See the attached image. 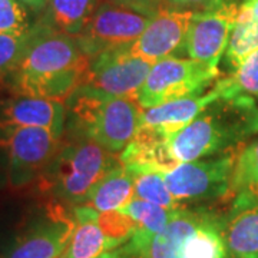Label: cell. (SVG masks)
<instances>
[{"label": "cell", "instance_id": "6da1fadb", "mask_svg": "<svg viewBox=\"0 0 258 258\" xmlns=\"http://www.w3.org/2000/svg\"><path fill=\"white\" fill-rule=\"evenodd\" d=\"M89 62L76 36L57 32L39 19L25 53L5 82L15 95L66 103L82 85Z\"/></svg>", "mask_w": 258, "mask_h": 258}, {"label": "cell", "instance_id": "7a4b0ae2", "mask_svg": "<svg viewBox=\"0 0 258 258\" xmlns=\"http://www.w3.org/2000/svg\"><path fill=\"white\" fill-rule=\"evenodd\" d=\"M258 132L255 101L242 93L222 95L169 141L179 164L220 154Z\"/></svg>", "mask_w": 258, "mask_h": 258}, {"label": "cell", "instance_id": "3957f363", "mask_svg": "<svg viewBox=\"0 0 258 258\" xmlns=\"http://www.w3.org/2000/svg\"><path fill=\"white\" fill-rule=\"evenodd\" d=\"M118 252L132 258H232L222 220L205 210L185 208H178L161 232L138 228Z\"/></svg>", "mask_w": 258, "mask_h": 258}, {"label": "cell", "instance_id": "277c9868", "mask_svg": "<svg viewBox=\"0 0 258 258\" xmlns=\"http://www.w3.org/2000/svg\"><path fill=\"white\" fill-rule=\"evenodd\" d=\"M72 132L95 141L109 152H122L137 135L144 108L137 98L108 96L79 86L68 99Z\"/></svg>", "mask_w": 258, "mask_h": 258}, {"label": "cell", "instance_id": "5b68a950", "mask_svg": "<svg viewBox=\"0 0 258 258\" xmlns=\"http://www.w3.org/2000/svg\"><path fill=\"white\" fill-rule=\"evenodd\" d=\"M119 164L113 152L92 139L75 135L72 142L60 145L40 178L60 203L85 204L93 186Z\"/></svg>", "mask_w": 258, "mask_h": 258}, {"label": "cell", "instance_id": "8992f818", "mask_svg": "<svg viewBox=\"0 0 258 258\" xmlns=\"http://www.w3.org/2000/svg\"><path fill=\"white\" fill-rule=\"evenodd\" d=\"M152 18L125 3L105 0L76 39L83 53L93 59L106 52L129 49L144 33Z\"/></svg>", "mask_w": 258, "mask_h": 258}, {"label": "cell", "instance_id": "52a82bcc", "mask_svg": "<svg viewBox=\"0 0 258 258\" xmlns=\"http://www.w3.org/2000/svg\"><path fill=\"white\" fill-rule=\"evenodd\" d=\"M218 68L194 59L165 57L151 68L147 81L138 93L144 109L198 93L218 76Z\"/></svg>", "mask_w": 258, "mask_h": 258}, {"label": "cell", "instance_id": "ba28073f", "mask_svg": "<svg viewBox=\"0 0 258 258\" xmlns=\"http://www.w3.org/2000/svg\"><path fill=\"white\" fill-rule=\"evenodd\" d=\"M0 145L8 152L10 185L22 188L43 175L57 155L62 138L47 129L18 126L0 129Z\"/></svg>", "mask_w": 258, "mask_h": 258}, {"label": "cell", "instance_id": "9c48e42d", "mask_svg": "<svg viewBox=\"0 0 258 258\" xmlns=\"http://www.w3.org/2000/svg\"><path fill=\"white\" fill-rule=\"evenodd\" d=\"M75 228L74 212L60 201L47 204L13 238L5 258H59L68 249Z\"/></svg>", "mask_w": 258, "mask_h": 258}, {"label": "cell", "instance_id": "30bf717a", "mask_svg": "<svg viewBox=\"0 0 258 258\" xmlns=\"http://www.w3.org/2000/svg\"><path fill=\"white\" fill-rule=\"evenodd\" d=\"M235 155L184 162L164 174L165 184L178 203L211 201L231 192Z\"/></svg>", "mask_w": 258, "mask_h": 258}, {"label": "cell", "instance_id": "8fae6325", "mask_svg": "<svg viewBox=\"0 0 258 258\" xmlns=\"http://www.w3.org/2000/svg\"><path fill=\"white\" fill-rule=\"evenodd\" d=\"M152 66L129 49L106 52L91 59L81 86L108 96L138 99Z\"/></svg>", "mask_w": 258, "mask_h": 258}, {"label": "cell", "instance_id": "7c38bea8", "mask_svg": "<svg viewBox=\"0 0 258 258\" xmlns=\"http://www.w3.org/2000/svg\"><path fill=\"white\" fill-rule=\"evenodd\" d=\"M237 15L238 5L232 2H224L215 9L194 12L186 36L188 56L218 68L221 56L228 47Z\"/></svg>", "mask_w": 258, "mask_h": 258}, {"label": "cell", "instance_id": "4fadbf2b", "mask_svg": "<svg viewBox=\"0 0 258 258\" xmlns=\"http://www.w3.org/2000/svg\"><path fill=\"white\" fill-rule=\"evenodd\" d=\"M194 12L162 8L151 19L139 39L129 47L131 53L157 63L175 53L186 52V36Z\"/></svg>", "mask_w": 258, "mask_h": 258}, {"label": "cell", "instance_id": "5bb4252c", "mask_svg": "<svg viewBox=\"0 0 258 258\" xmlns=\"http://www.w3.org/2000/svg\"><path fill=\"white\" fill-rule=\"evenodd\" d=\"M33 126L63 137L66 126L64 102L15 95L0 103V129Z\"/></svg>", "mask_w": 258, "mask_h": 258}, {"label": "cell", "instance_id": "9a60e30c", "mask_svg": "<svg viewBox=\"0 0 258 258\" xmlns=\"http://www.w3.org/2000/svg\"><path fill=\"white\" fill-rule=\"evenodd\" d=\"M169 141L171 137L161 129L141 125L137 135L119 155L120 165L132 174L169 172L179 165L171 152Z\"/></svg>", "mask_w": 258, "mask_h": 258}, {"label": "cell", "instance_id": "2e32d148", "mask_svg": "<svg viewBox=\"0 0 258 258\" xmlns=\"http://www.w3.org/2000/svg\"><path fill=\"white\" fill-rule=\"evenodd\" d=\"M222 228L231 257L258 258V197L237 194Z\"/></svg>", "mask_w": 258, "mask_h": 258}, {"label": "cell", "instance_id": "e0dca14e", "mask_svg": "<svg viewBox=\"0 0 258 258\" xmlns=\"http://www.w3.org/2000/svg\"><path fill=\"white\" fill-rule=\"evenodd\" d=\"M222 95H224V86L220 81L208 92L201 95L195 93L186 98L158 105L155 108L144 109L141 125L161 129L162 132H165L166 135L172 138V135H175L179 129L191 123L211 103L220 99Z\"/></svg>", "mask_w": 258, "mask_h": 258}, {"label": "cell", "instance_id": "ac0fdd59", "mask_svg": "<svg viewBox=\"0 0 258 258\" xmlns=\"http://www.w3.org/2000/svg\"><path fill=\"white\" fill-rule=\"evenodd\" d=\"M75 228L64 258H99L111 252L109 242L98 224V211L89 205L74 208Z\"/></svg>", "mask_w": 258, "mask_h": 258}, {"label": "cell", "instance_id": "d6986e66", "mask_svg": "<svg viewBox=\"0 0 258 258\" xmlns=\"http://www.w3.org/2000/svg\"><path fill=\"white\" fill-rule=\"evenodd\" d=\"M134 198V174L119 164L93 186L83 205H89L98 212L115 211L125 207Z\"/></svg>", "mask_w": 258, "mask_h": 258}, {"label": "cell", "instance_id": "ffe728a7", "mask_svg": "<svg viewBox=\"0 0 258 258\" xmlns=\"http://www.w3.org/2000/svg\"><path fill=\"white\" fill-rule=\"evenodd\" d=\"M102 0H49L40 19L57 32L78 36Z\"/></svg>", "mask_w": 258, "mask_h": 258}, {"label": "cell", "instance_id": "44dd1931", "mask_svg": "<svg viewBox=\"0 0 258 258\" xmlns=\"http://www.w3.org/2000/svg\"><path fill=\"white\" fill-rule=\"evenodd\" d=\"M231 191L258 197V139L247 145L235 158Z\"/></svg>", "mask_w": 258, "mask_h": 258}, {"label": "cell", "instance_id": "7402d4cb", "mask_svg": "<svg viewBox=\"0 0 258 258\" xmlns=\"http://www.w3.org/2000/svg\"><path fill=\"white\" fill-rule=\"evenodd\" d=\"M119 211L129 215L137 222L138 228H142L151 234H157L165 230V227L168 225V222L171 221L176 210H168L157 204L134 198L131 203L122 207Z\"/></svg>", "mask_w": 258, "mask_h": 258}, {"label": "cell", "instance_id": "603a6c76", "mask_svg": "<svg viewBox=\"0 0 258 258\" xmlns=\"http://www.w3.org/2000/svg\"><path fill=\"white\" fill-rule=\"evenodd\" d=\"M134 185H135V198L157 204L168 210L181 208L179 203L169 192L164 179V174L161 172L134 174Z\"/></svg>", "mask_w": 258, "mask_h": 258}, {"label": "cell", "instance_id": "cb8c5ba5", "mask_svg": "<svg viewBox=\"0 0 258 258\" xmlns=\"http://www.w3.org/2000/svg\"><path fill=\"white\" fill-rule=\"evenodd\" d=\"M255 50H258V22L237 20L227 47L228 63L237 69L241 62Z\"/></svg>", "mask_w": 258, "mask_h": 258}, {"label": "cell", "instance_id": "d4e9b609", "mask_svg": "<svg viewBox=\"0 0 258 258\" xmlns=\"http://www.w3.org/2000/svg\"><path fill=\"white\" fill-rule=\"evenodd\" d=\"M98 224L109 242L111 251L125 245L138 230L137 222L119 210L98 212Z\"/></svg>", "mask_w": 258, "mask_h": 258}, {"label": "cell", "instance_id": "484cf974", "mask_svg": "<svg viewBox=\"0 0 258 258\" xmlns=\"http://www.w3.org/2000/svg\"><path fill=\"white\" fill-rule=\"evenodd\" d=\"M227 95L242 93L258 99V50L248 55L231 78L224 79Z\"/></svg>", "mask_w": 258, "mask_h": 258}, {"label": "cell", "instance_id": "4316f807", "mask_svg": "<svg viewBox=\"0 0 258 258\" xmlns=\"http://www.w3.org/2000/svg\"><path fill=\"white\" fill-rule=\"evenodd\" d=\"M32 36V26L23 33H0V82L18 66Z\"/></svg>", "mask_w": 258, "mask_h": 258}, {"label": "cell", "instance_id": "83f0119b", "mask_svg": "<svg viewBox=\"0 0 258 258\" xmlns=\"http://www.w3.org/2000/svg\"><path fill=\"white\" fill-rule=\"evenodd\" d=\"M29 28L28 9L20 0H0V33H23Z\"/></svg>", "mask_w": 258, "mask_h": 258}, {"label": "cell", "instance_id": "f1b7e54d", "mask_svg": "<svg viewBox=\"0 0 258 258\" xmlns=\"http://www.w3.org/2000/svg\"><path fill=\"white\" fill-rule=\"evenodd\" d=\"M225 0H165L164 8L186 12H204L218 8Z\"/></svg>", "mask_w": 258, "mask_h": 258}, {"label": "cell", "instance_id": "f546056e", "mask_svg": "<svg viewBox=\"0 0 258 258\" xmlns=\"http://www.w3.org/2000/svg\"><path fill=\"white\" fill-rule=\"evenodd\" d=\"M112 2H119V3H125L132 8L145 12L151 16H155L158 10L164 8V2L165 0H112Z\"/></svg>", "mask_w": 258, "mask_h": 258}, {"label": "cell", "instance_id": "4dcf8cb0", "mask_svg": "<svg viewBox=\"0 0 258 258\" xmlns=\"http://www.w3.org/2000/svg\"><path fill=\"white\" fill-rule=\"evenodd\" d=\"M237 20L258 22V0H242L241 5H238Z\"/></svg>", "mask_w": 258, "mask_h": 258}, {"label": "cell", "instance_id": "1f68e13d", "mask_svg": "<svg viewBox=\"0 0 258 258\" xmlns=\"http://www.w3.org/2000/svg\"><path fill=\"white\" fill-rule=\"evenodd\" d=\"M20 2H22L28 9L33 10V12H42V10H45L49 0H20Z\"/></svg>", "mask_w": 258, "mask_h": 258}, {"label": "cell", "instance_id": "d6a6232c", "mask_svg": "<svg viewBox=\"0 0 258 258\" xmlns=\"http://www.w3.org/2000/svg\"><path fill=\"white\" fill-rule=\"evenodd\" d=\"M99 258H128V257L122 255V254H119V252H106V254H103V255H101Z\"/></svg>", "mask_w": 258, "mask_h": 258}, {"label": "cell", "instance_id": "836d02e7", "mask_svg": "<svg viewBox=\"0 0 258 258\" xmlns=\"http://www.w3.org/2000/svg\"><path fill=\"white\" fill-rule=\"evenodd\" d=\"M59 258H64V254H63V255H62V257H59Z\"/></svg>", "mask_w": 258, "mask_h": 258}]
</instances>
